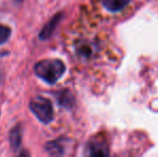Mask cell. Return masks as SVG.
Masks as SVG:
<instances>
[{
	"label": "cell",
	"instance_id": "cell-9",
	"mask_svg": "<svg viewBox=\"0 0 158 157\" xmlns=\"http://www.w3.org/2000/svg\"><path fill=\"white\" fill-rule=\"evenodd\" d=\"M11 32H12V30H11V28L9 26L0 24V45L6 43L10 39Z\"/></svg>",
	"mask_w": 158,
	"mask_h": 157
},
{
	"label": "cell",
	"instance_id": "cell-4",
	"mask_svg": "<svg viewBox=\"0 0 158 157\" xmlns=\"http://www.w3.org/2000/svg\"><path fill=\"white\" fill-rule=\"evenodd\" d=\"M61 17H63V14H61V13H57L56 15H54V16L43 26V28H42V30L39 34L40 40H48L51 38L53 32L56 29L57 25H58L59 22H60Z\"/></svg>",
	"mask_w": 158,
	"mask_h": 157
},
{
	"label": "cell",
	"instance_id": "cell-5",
	"mask_svg": "<svg viewBox=\"0 0 158 157\" xmlns=\"http://www.w3.org/2000/svg\"><path fill=\"white\" fill-rule=\"evenodd\" d=\"M22 136H23V127L21 124H17L15 127H13L10 131L9 140L10 145L13 149V151H19L22 144Z\"/></svg>",
	"mask_w": 158,
	"mask_h": 157
},
{
	"label": "cell",
	"instance_id": "cell-8",
	"mask_svg": "<svg viewBox=\"0 0 158 157\" xmlns=\"http://www.w3.org/2000/svg\"><path fill=\"white\" fill-rule=\"evenodd\" d=\"M57 101H58L59 105L67 109H70L71 107L74 103V98H73V95L71 94L70 90L68 89H64L61 92H59L57 94Z\"/></svg>",
	"mask_w": 158,
	"mask_h": 157
},
{
	"label": "cell",
	"instance_id": "cell-3",
	"mask_svg": "<svg viewBox=\"0 0 158 157\" xmlns=\"http://www.w3.org/2000/svg\"><path fill=\"white\" fill-rule=\"evenodd\" d=\"M86 154L92 156H106L109 155V150L106 142L99 139H93L86 145Z\"/></svg>",
	"mask_w": 158,
	"mask_h": 157
},
{
	"label": "cell",
	"instance_id": "cell-2",
	"mask_svg": "<svg viewBox=\"0 0 158 157\" xmlns=\"http://www.w3.org/2000/svg\"><path fill=\"white\" fill-rule=\"evenodd\" d=\"M29 109L35 118L43 124H50L54 119V110L50 99L41 96L32 98L29 102Z\"/></svg>",
	"mask_w": 158,
	"mask_h": 157
},
{
	"label": "cell",
	"instance_id": "cell-7",
	"mask_svg": "<svg viewBox=\"0 0 158 157\" xmlns=\"http://www.w3.org/2000/svg\"><path fill=\"white\" fill-rule=\"evenodd\" d=\"M45 151L50 155H63L64 153V145L63 139L51 141L45 144Z\"/></svg>",
	"mask_w": 158,
	"mask_h": 157
},
{
	"label": "cell",
	"instance_id": "cell-6",
	"mask_svg": "<svg viewBox=\"0 0 158 157\" xmlns=\"http://www.w3.org/2000/svg\"><path fill=\"white\" fill-rule=\"evenodd\" d=\"M130 0H101V3L104 8L110 12H119L125 9Z\"/></svg>",
	"mask_w": 158,
	"mask_h": 157
},
{
	"label": "cell",
	"instance_id": "cell-1",
	"mask_svg": "<svg viewBox=\"0 0 158 157\" xmlns=\"http://www.w3.org/2000/svg\"><path fill=\"white\" fill-rule=\"evenodd\" d=\"M33 70L38 78L53 85L64 74L66 65L60 59H43L35 64Z\"/></svg>",
	"mask_w": 158,
	"mask_h": 157
}]
</instances>
